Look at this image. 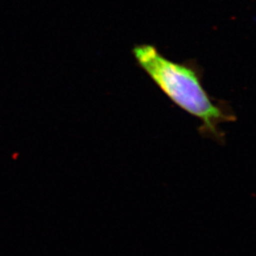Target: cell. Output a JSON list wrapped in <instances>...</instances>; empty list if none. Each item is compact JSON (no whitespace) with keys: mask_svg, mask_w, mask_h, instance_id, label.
<instances>
[{"mask_svg":"<svg viewBox=\"0 0 256 256\" xmlns=\"http://www.w3.org/2000/svg\"><path fill=\"white\" fill-rule=\"evenodd\" d=\"M138 66L150 76L172 102L202 122L199 132L203 137L224 142L222 124L233 122L236 116L228 104L208 94L202 82V72L196 64L178 63L162 56L152 45L134 48Z\"/></svg>","mask_w":256,"mask_h":256,"instance_id":"obj_1","label":"cell"}]
</instances>
